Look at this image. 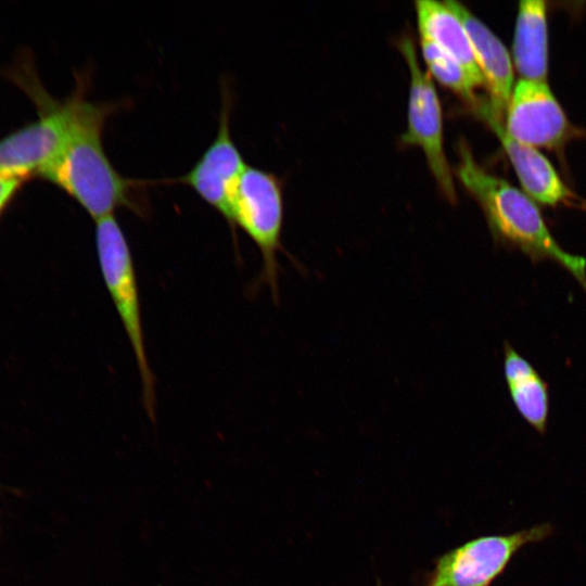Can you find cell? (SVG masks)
Listing matches in <instances>:
<instances>
[{
    "instance_id": "obj_1",
    "label": "cell",
    "mask_w": 586,
    "mask_h": 586,
    "mask_svg": "<svg viewBox=\"0 0 586 586\" xmlns=\"http://www.w3.org/2000/svg\"><path fill=\"white\" fill-rule=\"evenodd\" d=\"M84 81L68 98L69 120L65 141L40 176L63 189L97 221L126 208L139 216L148 209L141 190L151 181L124 176L103 145L109 116L120 105L86 98Z\"/></svg>"
},
{
    "instance_id": "obj_2",
    "label": "cell",
    "mask_w": 586,
    "mask_h": 586,
    "mask_svg": "<svg viewBox=\"0 0 586 586\" xmlns=\"http://www.w3.org/2000/svg\"><path fill=\"white\" fill-rule=\"evenodd\" d=\"M456 175L481 206L493 237L532 262L550 260L562 267L586 291V258L561 247L537 204L507 180L488 173L464 141L458 145Z\"/></svg>"
},
{
    "instance_id": "obj_3",
    "label": "cell",
    "mask_w": 586,
    "mask_h": 586,
    "mask_svg": "<svg viewBox=\"0 0 586 586\" xmlns=\"http://www.w3.org/2000/svg\"><path fill=\"white\" fill-rule=\"evenodd\" d=\"M95 247L101 273L131 345L148 416L155 418V378L145 349L139 289L131 250L114 215L95 221Z\"/></svg>"
},
{
    "instance_id": "obj_4",
    "label": "cell",
    "mask_w": 586,
    "mask_h": 586,
    "mask_svg": "<svg viewBox=\"0 0 586 586\" xmlns=\"http://www.w3.org/2000/svg\"><path fill=\"white\" fill-rule=\"evenodd\" d=\"M553 532V525L545 522L472 538L437 557L423 586H492L521 549L548 539Z\"/></svg>"
},
{
    "instance_id": "obj_5",
    "label": "cell",
    "mask_w": 586,
    "mask_h": 586,
    "mask_svg": "<svg viewBox=\"0 0 586 586\" xmlns=\"http://www.w3.org/2000/svg\"><path fill=\"white\" fill-rule=\"evenodd\" d=\"M242 229L258 247L263 258L260 281L278 300L277 254L282 249L283 192L272 173L247 165L241 175L231 205V231Z\"/></svg>"
},
{
    "instance_id": "obj_6",
    "label": "cell",
    "mask_w": 586,
    "mask_h": 586,
    "mask_svg": "<svg viewBox=\"0 0 586 586\" xmlns=\"http://www.w3.org/2000/svg\"><path fill=\"white\" fill-rule=\"evenodd\" d=\"M399 50L410 74L408 123L402 141L421 148L440 191L449 202L456 203L453 173L444 152L442 107L434 82L420 67L413 40L402 38Z\"/></svg>"
},
{
    "instance_id": "obj_7",
    "label": "cell",
    "mask_w": 586,
    "mask_h": 586,
    "mask_svg": "<svg viewBox=\"0 0 586 586\" xmlns=\"http://www.w3.org/2000/svg\"><path fill=\"white\" fill-rule=\"evenodd\" d=\"M231 94L222 85L221 109L215 138L193 166L170 179L189 186L231 227V205L238 181L247 167L230 129Z\"/></svg>"
},
{
    "instance_id": "obj_8",
    "label": "cell",
    "mask_w": 586,
    "mask_h": 586,
    "mask_svg": "<svg viewBox=\"0 0 586 586\" xmlns=\"http://www.w3.org/2000/svg\"><path fill=\"white\" fill-rule=\"evenodd\" d=\"M505 122L510 137L536 149L559 148L571 131L565 112L546 81L518 80L507 105Z\"/></svg>"
},
{
    "instance_id": "obj_9",
    "label": "cell",
    "mask_w": 586,
    "mask_h": 586,
    "mask_svg": "<svg viewBox=\"0 0 586 586\" xmlns=\"http://www.w3.org/2000/svg\"><path fill=\"white\" fill-rule=\"evenodd\" d=\"M68 99L48 106L36 122L0 140V180L38 174L59 154L68 129Z\"/></svg>"
},
{
    "instance_id": "obj_10",
    "label": "cell",
    "mask_w": 586,
    "mask_h": 586,
    "mask_svg": "<svg viewBox=\"0 0 586 586\" xmlns=\"http://www.w3.org/2000/svg\"><path fill=\"white\" fill-rule=\"evenodd\" d=\"M476 113L488 124L500 141L523 191L535 202L556 206L566 202L572 196L571 190L560 178L559 174L536 148L519 142L508 135L502 117L495 112L489 101H477L474 105Z\"/></svg>"
},
{
    "instance_id": "obj_11",
    "label": "cell",
    "mask_w": 586,
    "mask_h": 586,
    "mask_svg": "<svg viewBox=\"0 0 586 586\" xmlns=\"http://www.w3.org/2000/svg\"><path fill=\"white\" fill-rule=\"evenodd\" d=\"M446 3L468 31L477 67L489 93L488 101L502 117L514 86L511 56L501 40L462 3L451 0H446Z\"/></svg>"
},
{
    "instance_id": "obj_12",
    "label": "cell",
    "mask_w": 586,
    "mask_h": 586,
    "mask_svg": "<svg viewBox=\"0 0 586 586\" xmlns=\"http://www.w3.org/2000/svg\"><path fill=\"white\" fill-rule=\"evenodd\" d=\"M547 3L519 2L512 59L521 79L546 81L548 74Z\"/></svg>"
},
{
    "instance_id": "obj_13",
    "label": "cell",
    "mask_w": 586,
    "mask_h": 586,
    "mask_svg": "<svg viewBox=\"0 0 586 586\" xmlns=\"http://www.w3.org/2000/svg\"><path fill=\"white\" fill-rule=\"evenodd\" d=\"M420 37L426 38L453 55L474 84L483 85L468 31L446 1L418 0L415 3Z\"/></svg>"
},
{
    "instance_id": "obj_14",
    "label": "cell",
    "mask_w": 586,
    "mask_h": 586,
    "mask_svg": "<svg viewBox=\"0 0 586 586\" xmlns=\"http://www.w3.org/2000/svg\"><path fill=\"white\" fill-rule=\"evenodd\" d=\"M502 369L517 411L536 432L545 434L549 416L547 383L533 365L507 342Z\"/></svg>"
},
{
    "instance_id": "obj_15",
    "label": "cell",
    "mask_w": 586,
    "mask_h": 586,
    "mask_svg": "<svg viewBox=\"0 0 586 586\" xmlns=\"http://www.w3.org/2000/svg\"><path fill=\"white\" fill-rule=\"evenodd\" d=\"M422 58L433 77L464 100L477 102L474 88L476 85L466 68L449 53L431 40L420 37Z\"/></svg>"
},
{
    "instance_id": "obj_16",
    "label": "cell",
    "mask_w": 586,
    "mask_h": 586,
    "mask_svg": "<svg viewBox=\"0 0 586 586\" xmlns=\"http://www.w3.org/2000/svg\"><path fill=\"white\" fill-rule=\"evenodd\" d=\"M20 180H0V206H4L20 184Z\"/></svg>"
},
{
    "instance_id": "obj_17",
    "label": "cell",
    "mask_w": 586,
    "mask_h": 586,
    "mask_svg": "<svg viewBox=\"0 0 586 586\" xmlns=\"http://www.w3.org/2000/svg\"><path fill=\"white\" fill-rule=\"evenodd\" d=\"M377 586H381V584H380V583H378V584H377Z\"/></svg>"
},
{
    "instance_id": "obj_18",
    "label": "cell",
    "mask_w": 586,
    "mask_h": 586,
    "mask_svg": "<svg viewBox=\"0 0 586 586\" xmlns=\"http://www.w3.org/2000/svg\"><path fill=\"white\" fill-rule=\"evenodd\" d=\"M1 209H2V206H0V212H1Z\"/></svg>"
}]
</instances>
